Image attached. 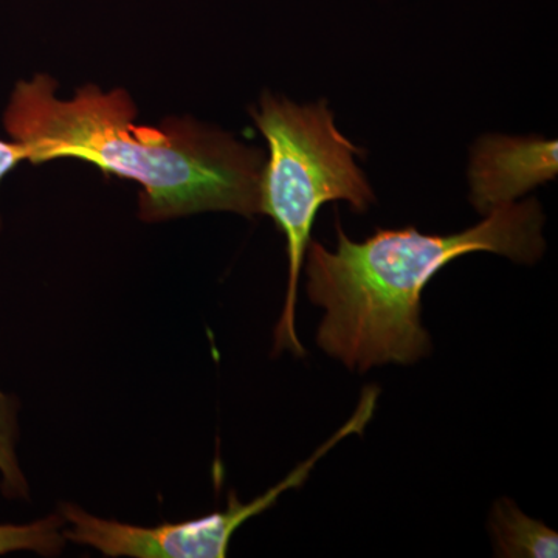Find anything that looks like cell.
<instances>
[{"instance_id":"1","label":"cell","mask_w":558,"mask_h":558,"mask_svg":"<svg viewBox=\"0 0 558 558\" xmlns=\"http://www.w3.org/2000/svg\"><path fill=\"white\" fill-rule=\"evenodd\" d=\"M57 87L49 75L20 81L3 116L32 165L83 160L138 183V216L146 222L205 211L260 215L263 150L190 117H170L160 126L135 123L137 109L124 89L87 84L61 100Z\"/></svg>"},{"instance_id":"2","label":"cell","mask_w":558,"mask_h":558,"mask_svg":"<svg viewBox=\"0 0 558 558\" xmlns=\"http://www.w3.org/2000/svg\"><path fill=\"white\" fill-rule=\"evenodd\" d=\"M542 207L535 199L510 202L461 233L422 234L377 229L365 241L349 240L337 220V248L307 245V295L325 311L318 347L348 369L413 365L432 352L421 322L422 292L459 256L495 253L532 264L545 252Z\"/></svg>"},{"instance_id":"3","label":"cell","mask_w":558,"mask_h":558,"mask_svg":"<svg viewBox=\"0 0 558 558\" xmlns=\"http://www.w3.org/2000/svg\"><path fill=\"white\" fill-rule=\"evenodd\" d=\"M252 119L269 145L260 175V215L270 216L288 242V290L274 352L288 349L304 357L306 349L296 336V299L314 220L329 202H348L354 211L365 213L376 196L355 163L363 149L337 130L326 101L300 106L264 94Z\"/></svg>"},{"instance_id":"4","label":"cell","mask_w":558,"mask_h":558,"mask_svg":"<svg viewBox=\"0 0 558 558\" xmlns=\"http://www.w3.org/2000/svg\"><path fill=\"white\" fill-rule=\"evenodd\" d=\"M348 427H341L281 483L269 488L260 497L250 502H241L236 494L231 492L229 508L197 520L163 523L153 527L132 526L116 520L98 519L75 505H62L61 515L69 526L64 527V537L69 542L89 546L106 557H227L234 532L245 521L270 509L284 492L303 486L319 459L332 450L341 439L348 438Z\"/></svg>"},{"instance_id":"5","label":"cell","mask_w":558,"mask_h":558,"mask_svg":"<svg viewBox=\"0 0 558 558\" xmlns=\"http://www.w3.org/2000/svg\"><path fill=\"white\" fill-rule=\"evenodd\" d=\"M557 171L556 140L487 135L470 157V201L486 216L556 179Z\"/></svg>"},{"instance_id":"6","label":"cell","mask_w":558,"mask_h":558,"mask_svg":"<svg viewBox=\"0 0 558 558\" xmlns=\"http://www.w3.org/2000/svg\"><path fill=\"white\" fill-rule=\"evenodd\" d=\"M488 532L498 557L556 558L558 535L542 521L531 519L508 498L499 499L488 517Z\"/></svg>"},{"instance_id":"7","label":"cell","mask_w":558,"mask_h":558,"mask_svg":"<svg viewBox=\"0 0 558 558\" xmlns=\"http://www.w3.org/2000/svg\"><path fill=\"white\" fill-rule=\"evenodd\" d=\"M64 526L61 513L21 526L0 524V556L17 550H32L46 557L58 556L68 542Z\"/></svg>"},{"instance_id":"8","label":"cell","mask_w":558,"mask_h":558,"mask_svg":"<svg viewBox=\"0 0 558 558\" xmlns=\"http://www.w3.org/2000/svg\"><path fill=\"white\" fill-rule=\"evenodd\" d=\"M16 403L0 389V488L5 497L27 499L31 490L16 457Z\"/></svg>"}]
</instances>
